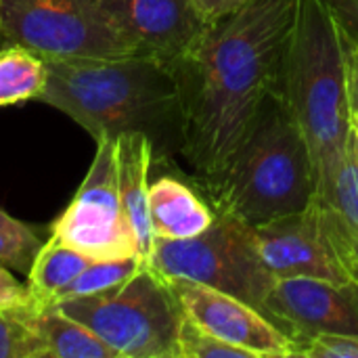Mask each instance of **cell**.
Wrapping results in <instances>:
<instances>
[{
  "label": "cell",
  "mask_w": 358,
  "mask_h": 358,
  "mask_svg": "<svg viewBox=\"0 0 358 358\" xmlns=\"http://www.w3.org/2000/svg\"><path fill=\"white\" fill-rule=\"evenodd\" d=\"M298 0H252L206 27L172 65L182 103L180 155L197 182L216 178L275 92Z\"/></svg>",
  "instance_id": "6da1fadb"
},
{
  "label": "cell",
  "mask_w": 358,
  "mask_h": 358,
  "mask_svg": "<svg viewBox=\"0 0 358 358\" xmlns=\"http://www.w3.org/2000/svg\"><path fill=\"white\" fill-rule=\"evenodd\" d=\"M48 80L38 101L103 136L141 132L155 159L180 153L182 103L172 65L145 57L46 59Z\"/></svg>",
  "instance_id": "7a4b0ae2"
},
{
  "label": "cell",
  "mask_w": 358,
  "mask_h": 358,
  "mask_svg": "<svg viewBox=\"0 0 358 358\" xmlns=\"http://www.w3.org/2000/svg\"><path fill=\"white\" fill-rule=\"evenodd\" d=\"M350 40L338 0H298L275 94L306 136L317 195L331 187L348 147L346 52Z\"/></svg>",
  "instance_id": "3957f363"
},
{
  "label": "cell",
  "mask_w": 358,
  "mask_h": 358,
  "mask_svg": "<svg viewBox=\"0 0 358 358\" xmlns=\"http://www.w3.org/2000/svg\"><path fill=\"white\" fill-rule=\"evenodd\" d=\"M197 185L216 212L252 229L308 208L317 191L313 155L296 117L275 92L227 168Z\"/></svg>",
  "instance_id": "277c9868"
},
{
  "label": "cell",
  "mask_w": 358,
  "mask_h": 358,
  "mask_svg": "<svg viewBox=\"0 0 358 358\" xmlns=\"http://www.w3.org/2000/svg\"><path fill=\"white\" fill-rule=\"evenodd\" d=\"M96 334L120 358H180L182 308L149 264L122 285L55 304Z\"/></svg>",
  "instance_id": "5b68a950"
},
{
  "label": "cell",
  "mask_w": 358,
  "mask_h": 358,
  "mask_svg": "<svg viewBox=\"0 0 358 358\" xmlns=\"http://www.w3.org/2000/svg\"><path fill=\"white\" fill-rule=\"evenodd\" d=\"M149 266L164 279H189L227 292L260 313L277 281L258 252L254 229L220 212L197 237L155 239Z\"/></svg>",
  "instance_id": "8992f818"
},
{
  "label": "cell",
  "mask_w": 358,
  "mask_h": 358,
  "mask_svg": "<svg viewBox=\"0 0 358 358\" xmlns=\"http://www.w3.org/2000/svg\"><path fill=\"white\" fill-rule=\"evenodd\" d=\"M0 36L44 59L128 57L101 0H0Z\"/></svg>",
  "instance_id": "52a82bcc"
},
{
  "label": "cell",
  "mask_w": 358,
  "mask_h": 358,
  "mask_svg": "<svg viewBox=\"0 0 358 358\" xmlns=\"http://www.w3.org/2000/svg\"><path fill=\"white\" fill-rule=\"evenodd\" d=\"M50 235L94 260L141 258L120 195L117 138L103 136L96 141L94 159Z\"/></svg>",
  "instance_id": "ba28073f"
},
{
  "label": "cell",
  "mask_w": 358,
  "mask_h": 358,
  "mask_svg": "<svg viewBox=\"0 0 358 358\" xmlns=\"http://www.w3.org/2000/svg\"><path fill=\"white\" fill-rule=\"evenodd\" d=\"M182 313L218 340L258 358L298 357L296 342L264 313L227 292L189 279H166Z\"/></svg>",
  "instance_id": "9c48e42d"
},
{
  "label": "cell",
  "mask_w": 358,
  "mask_h": 358,
  "mask_svg": "<svg viewBox=\"0 0 358 358\" xmlns=\"http://www.w3.org/2000/svg\"><path fill=\"white\" fill-rule=\"evenodd\" d=\"M264 315L302 348L323 334H358V285H338L310 277L277 279Z\"/></svg>",
  "instance_id": "30bf717a"
},
{
  "label": "cell",
  "mask_w": 358,
  "mask_h": 358,
  "mask_svg": "<svg viewBox=\"0 0 358 358\" xmlns=\"http://www.w3.org/2000/svg\"><path fill=\"white\" fill-rule=\"evenodd\" d=\"M128 57L174 65L206 25L189 0H101Z\"/></svg>",
  "instance_id": "8fae6325"
},
{
  "label": "cell",
  "mask_w": 358,
  "mask_h": 358,
  "mask_svg": "<svg viewBox=\"0 0 358 358\" xmlns=\"http://www.w3.org/2000/svg\"><path fill=\"white\" fill-rule=\"evenodd\" d=\"M254 239L266 268L277 279L310 277L338 285L355 283L329 241L315 197L302 212L254 227Z\"/></svg>",
  "instance_id": "7c38bea8"
},
{
  "label": "cell",
  "mask_w": 358,
  "mask_h": 358,
  "mask_svg": "<svg viewBox=\"0 0 358 358\" xmlns=\"http://www.w3.org/2000/svg\"><path fill=\"white\" fill-rule=\"evenodd\" d=\"M315 201L342 266L358 285V153L352 132L331 187L315 193Z\"/></svg>",
  "instance_id": "4fadbf2b"
},
{
  "label": "cell",
  "mask_w": 358,
  "mask_h": 358,
  "mask_svg": "<svg viewBox=\"0 0 358 358\" xmlns=\"http://www.w3.org/2000/svg\"><path fill=\"white\" fill-rule=\"evenodd\" d=\"M155 159L151 141L141 132L117 136V178L122 206L134 233L138 254L149 264L155 235L149 218V170Z\"/></svg>",
  "instance_id": "5bb4252c"
},
{
  "label": "cell",
  "mask_w": 358,
  "mask_h": 358,
  "mask_svg": "<svg viewBox=\"0 0 358 358\" xmlns=\"http://www.w3.org/2000/svg\"><path fill=\"white\" fill-rule=\"evenodd\" d=\"M149 218L155 239H191L212 227L216 212L187 182L159 176L149 185Z\"/></svg>",
  "instance_id": "9a60e30c"
},
{
  "label": "cell",
  "mask_w": 358,
  "mask_h": 358,
  "mask_svg": "<svg viewBox=\"0 0 358 358\" xmlns=\"http://www.w3.org/2000/svg\"><path fill=\"white\" fill-rule=\"evenodd\" d=\"M44 346L46 358H120L96 334L57 306L23 317Z\"/></svg>",
  "instance_id": "2e32d148"
},
{
  "label": "cell",
  "mask_w": 358,
  "mask_h": 358,
  "mask_svg": "<svg viewBox=\"0 0 358 358\" xmlns=\"http://www.w3.org/2000/svg\"><path fill=\"white\" fill-rule=\"evenodd\" d=\"M94 258H90L88 254L67 245L65 241H61L59 237L50 235L29 275H27V285L31 289V296L36 300L38 310L48 308L57 302L59 294L92 262Z\"/></svg>",
  "instance_id": "e0dca14e"
},
{
  "label": "cell",
  "mask_w": 358,
  "mask_h": 358,
  "mask_svg": "<svg viewBox=\"0 0 358 358\" xmlns=\"http://www.w3.org/2000/svg\"><path fill=\"white\" fill-rule=\"evenodd\" d=\"M46 59L19 46H0V107L40 99L46 88Z\"/></svg>",
  "instance_id": "ac0fdd59"
},
{
  "label": "cell",
  "mask_w": 358,
  "mask_h": 358,
  "mask_svg": "<svg viewBox=\"0 0 358 358\" xmlns=\"http://www.w3.org/2000/svg\"><path fill=\"white\" fill-rule=\"evenodd\" d=\"M147 262L138 256L124 258V260H92L57 298L55 304L76 298H88L103 292H109L130 277H134L141 268H145ZM52 304V306H55Z\"/></svg>",
  "instance_id": "d6986e66"
},
{
  "label": "cell",
  "mask_w": 358,
  "mask_h": 358,
  "mask_svg": "<svg viewBox=\"0 0 358 358\" xmlns=\"http://www.w3.org/2000/svg\"><path fill=\"white\" fill-rule=\"evenodd\" d=\"M42 239L29 224L0 210V264L19 275H29L42 245Z\"/></svg>",
  "instance_id": "ffe728a7"
},
{
  "label": "cell",
  "mask_w": 358,
  "mask_h": 358,
  "mask_svg": "<svg viewBox=\"0 0 358 358\" xmlns=\"http://www.w3.org/2000/svg\"><path fill=\"white\" fill-rule=\"evenodd\" d=\"M178 355L180 358H258L245 348H237L208 334L185 313L178 331Z\"/></svg>",
  "instance_id": "44dd1931"
},
{
  "label": "cell",
  "mask_w": 358,
  "mask_h": 358,
  "mask_svg": "<svg viewBox=\"0 0 358 358\" xmlns=\"http://www.w3.org/2000/svg\"><path fill=\"white\" fill-rule=\"evenodd\" d=\"M0 358H46L44 346L23 317L0 310Z\"/></svg>",
  "instance_id": "7402d4cb"
},
{
  "label": "cell",
  "mask_w": 358,
  "mask_h": 358,
  "mask_svg": "<svg viewBox=\"0 0 358 358\" xmlns=\"http://www.w3.org/2000/svg\"><path fill=\"white\" fill-rule=\"evenodd\" d=\"M0 310L19 317H27L38 310L29 285L15 279L8 273V268L2 264H0Z\"/></svg>",
  "instance_id": "603a6c76"
},
{
  "label": "cell",
  "mask_w": 358,
  "mask_h": 358,
  "mask_svg": "<svg viewBox=\"0 0 358 358\" xmlns=\"http://www.w3.org/2000/svg\"><path fill=\"white\" fill-rule=\"evenodd\" d=\"M302 358H358V334H323L300 352Z\"/></svg>",
  "instance_id": "cb8c5ba5"
},
{
  "label": "cell",
  "mask_w": 358,
  "mask_h": 358,
  "mask_svg": "<svg viewBox=\"0 0 358 358\" xmlns=\"http://www.w3.org/2000/svg\"><path fill=\"white\" fill-rule=\"evenodd\" d=\"M193 10L197 13V17L201 19V23L206 27L218 23L224 17H231L233 13L241 10L245 4H250L252 0H189Z\"/></svg>",
  "instance_id": "d4e9b609"
},
{
  "label": "cell",
  "mask_w": 358,
  "mask_h": 358,
  "mask_svg": "<svg viewBox=\"0 0 358 358\" xmlns=\"http://www.w3.org/2000/svg\"><path fill=\"white\" fill-rule=\"evenodd\" d=\"M346 92L350 115L358 113V38H352L346 52Z\"/></svg>",
  "instance_id": "484cf974"
},
{
  "label": "cell",
  "mask_w": 358,
  "mask_h": 358,
  "mask_svg": "<svg viewBox=\"0 0 358 358\" xmlns=\"http://www.w3.org/2000/svg\"><path fill=\"white\" fill-rule=\"evenodd\" d=\"M350 132H352V138H355V147H357V153H358V113L350 115Z\"/></svg>",
  "instance_id": "4316f807"
},
{
  "label": "cell",
  "mask_w": 358,
  "mask_h": 358,
  "mask_svg": "<svg viewBox=\"0 0 358 358\" xmlns=\"http://www.w3.org/2000/svg\"><path fill=\"white\" fill-rule=\"evenodd\" d=\"M348 2H350V4H352V6L358 10V0H348Z\"/></svg>",
  "instance_id": "83f0119b"
},
{
  "label": "cell",
  "mask_w": 358,
  "mask_h": 358,
  "mask_svg": "<svg viewBox=\"0 0 358 358\" xmlns=\"http://www.w3.org/2000/svg\"><path fill=\"white\" fill-rule=\"evenodd\" d=\"M0 44H2V36H0Z\"/></svg>",
  "instance_id": "f1b7e54d"
}]
</instances>
